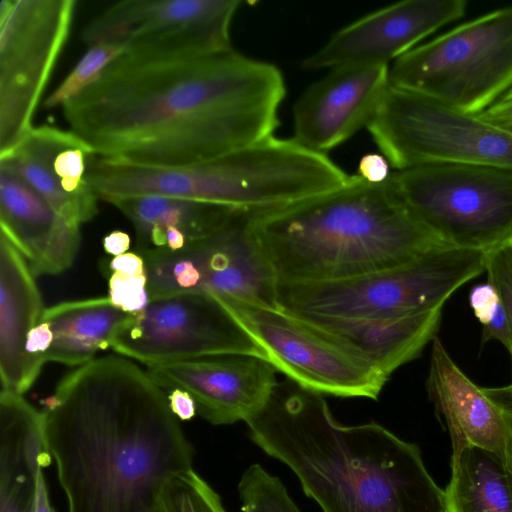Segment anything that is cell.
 Segmentation results:
<instances>
[{"label":"cell","mask_w":512,"mask_h":512,"mask_svg":"<svg viewBox=\"0 0 512 512\" xmlns=\"http://www.w3.org/2000/svg\"><path fill=\"white\" fill-rule=\"evenodd\" d=\"M253 212L239 210L224 227L185 250L140 254L149 300L200 292L225 303L276 305V280L251 229Z\"/></svg>","instance_id":"11"},{"label":"cell","mask_w":512,"mask_h":512,"mask_svg":"<svg viewBox=\"0 0 512 512\" xmlns=\"http://www.w3.org/2000/svg\"><path fill=\"white\" fill-rule=\"evenodd\" d=\"M426 388L438 419L449 431L452 454L475 446L512 466V382L501 387L477 385L436 336Z\"/></svg>","instance_id":"16"},{"label":"cell","mask_w":512,"mask_h":512,"mask_svg":"<svg viewBox=\"0 0 512 512\" xmlns=\"http://www.w3.org/2000/svg\"><path fill=\"white\" fill-rule=\"evenodd\" d=\"M146 372L162 390L189 393L197 414L213 425L247 422L278 384L276 369L268 361L243 354L154 364Z\"/></svg>","instance_id":"15"},{"label":"cell","mask_w":512,"mask_h":512,"mask_svg":"<svg viewBox=\"0 0 512 512\" xmlns=\"http://www.w3.org/2000/svg\"><path fill=\"white\" fill-rule=\"evenodd\" d=\"M486 250L440 245L400 265L337 280L276 282V305L339 318L400 317L443 306L486 269Z\"/></svg>","instance_id":"5"},{"label":"cell","mask_w":512,"mask_h":512,"mask_svg":"<svg viewBox=\"0 0 512 512\" xmlns=\"http://www.w3.org/2000/svg\"><path fill=\"white\" fill-rule=\"evenodd\" d=\"M167 398L171 411L179 420L187 421L196 415V405L189 393L174 389L169 392Z\"/></svg>","instance_id":"34"},{"label":"cell","mask_w":512,"mask_h":512,"mask_svg":"<svg viewBox=\"0 0 512 512\" xmlns=\"http://www.w3.org/2000/svg\"><path fill=\"white\" fill-rule=\"evenodd\" d=\"M389 181L445 245L488 251L512 238V170L429 164L396 170Z\"/></svg>","instance_id":"7"},{"label":"cell","mask_w":512,"mask_h":512,"mask_svg":"<svg viewBox=\"0 0 512 512\" xmlns=\"http://www.w3.org/2000/svg\"><path fill=\"white\" fill-rule=\"evenodd\" d=\"M246 423L250 439L287 465L323 512H445L418 445L376 422L342 425L323 395L289 379Z\"/></svg>","instance_id":"3"},{"label":"cell","mask_w":512,"mask_h":512,"mask_svg":"<svg viewBox=\"0 0 512 512\" xmlns=\"http://www.w3.org/2000/svg\"><path fill=\"white\" fill-rule=\"evenodd\" d=\"M94 150L71 130L33 129L0 164L15 171L60 215L81 226L97 214L98 197L87 174Z\"/></svg>","instance_id":"18"},{"label":"cell","mask_w":512,"mask_h":512,"mask_svg":"<svg viewBox=\"0 0 512 512\" xmlns=\"http://www.w3.org/2000/svg\"><path fill=\"white\" fill-rule=\"evenodd\" d=\"M222 303L264 350L266 361L304 389L376 400L389 379L366 357L299 314L277 305Z\"/></svg>","instance_id":"9"},{"label":"cell","mask_w":512,"mask_h":512,"mask_svg":"<svg viewBox=\"0 0 512 512\" xmlns=\"http://www.w3.org/2000/svg\"><path fill=\"white\" fill-rule=\"evenodd\" d=\"M133 224L138 254L187 249L224 227L238 209L184 198L140 195L108 201Z\"/></svg>","instance_id":"22"},{"label":"cell","mask_w":512,"mask_h":512,"mask_svg":"<svg viewBox=\"0 0 512 512\" xmlns=\"http://www.w3.org/2000/svg\"><path fill=\"white\" fill-rule=\"evenodd\" d=\"M367 129L396 170L429 164L512 170V131L392 85Z\"/></svg>","instance_id":"8"},{"label":"cell","mask_w":512,"mask_h":512,"mask_svg":"<svg viewBox=\"0 0 512 512\" xmlns=\"http://www.w3.org/2000/svg\"><path fill=\"white\" fill-rule=\"evenodd\" d=\"M130 246V237L127 233L116 230L103 239L105 252L114 257L127 253Z\"/></svg>","instance_id":"35"},{"label":"cell","mask_w":512,"mask_h":512,"mask_svg":"<svg viewBox=\"0 0 512 512\" xmlns=\"http://www.w3.org/2000/svg\"><path fill=\"white\" fill-rule=\"evenodd\" d=\"M251 229L276 282L348 278L409 262L445 245L392 187L358 174L332 191L254 211Z\"/></svg>","instance_id":"4"},{"label":"cell","mask_w":512,"mask_h":512,"mask_svg":"<svg viewBox=\"0 0 512 512\" xmlns=\"http://www.w3.org/2000/svg\"><path fill=\"white\" fill-rule=\"evenodd\" d=\"M112 271L109 278L111 302L128 313L142 311L149 302L147 271L143 257L127 252L116 256L110 262Z\"/></svg>","instance_id":"27"},{"label":"cell","mask_w":512,"mask_h":512,"mask_svg":"<svg viewBox=\"0 0 512 512\" xmlns=\"http://www.w3.org/2000/svg\"><path fill=\"white\" fill-rule=\"evenodd\" d=\"M469 304L482 325V344L496 340L506 349L509 346V331L506 314L500 296L489 283L475 285L469 293Z\"/></svg>","instance_id":"30"},{"label":"cell","mask_w":512,"mask_h":512,"mask_svg":"<svg viewBox=\"0 0 512 512\" xmlns=\"http://www.w3.org/2000/svg\"><path fill=\"white\" fill-rule=\"evenodd\" d=\"M285 94L276 66L233 48L154 59L120 55L62 109L96 156L172 167L273 136Z\"/></svg>","instance_id":"1"},{"label":"cell","mask_w":512,"mask_h":512,"mask_svg":"<svg viewBox=\"0 0 512 512\" xmlns=\"http://www.w3.org/2000/svg\"><path fill=\"white\" fill-rule=\"evenodd\" d=\"M108 297L67 301L45 309L52 342L46 361L82 366L99 351L112 348L118 332L133 318Z\"/></svg>","instance_id":"24"},{"label":"cell","mask_w":512,"mask_h":512,"mask_svg":"<svg viewBox=\"0 0 512 512\" xmlns=\"http://www.w3.org/2000/svg\"><path fill=\"white\" fill-rule=\"evenodd\" d=\"M466 0H406L374 11L331 36L302 61L307 70L389 65L439 28L462 18Z\"/></svg>","instance_id":"14"},{"label":"cell","mask_w":512,"mask_h":512,"mask_svg":"<svg viewBox=\"0 0 512 512\" xmlns=\"http://www.w3.org/2000/svg\"><path fill=\"white\" fill-rule=\"evenodd\" d=\"M112 349L149 365L264 350L216 297L182 292L149 300L118 332Z\"/></svg>","instance_id":"13"},{"label":"cell","mask_w":512,"mask_h":512,"mask_svg":"<svg viewBox=\"0 0 512 512\" xmlns=\"http://www.w3.org/2000/svg\"><path fill=\"white\" fill-rule=\"evenodd\" d=\"M482 119L512 131V87L483 112Z\"/></svg>","instance_id":"33"},{"label":"cell","mask_w":512,"mask_h":512,"mask_svg":"<svg viewBox=\"0 0 512 512\" xmlns=\"http://www.w3.org/2000/svg\"><path fill=\"white\" fill-rule=\"evenodd\" d=\"M0 225L35 276L63 272L77 254L80 225L60 215L4 164H0Z\"/></svg>","instance_id":"19"},{"label":"cell","mask_w":512,"mask_h":512,"mask_svg":"<svg viewBox=\"0 0 512 512\" xmlns=\"http://www.w3.org/2000/svg\"><path fill=\"white\" fill-rule=\"evenodd\" d=\"M445 512H512V466L496 454L467 446L452 454Z\"/></svg>","instance_id":"25"},{"label":"cell","mask_w":512,"mask_h":512,"mask_svg":"<svg viewBox=\"0 0 512 512\" xmlns=\"http://www.w3.org/2000/svg\"><path fill=\"white\" fill-rule=\"evenodd\" d=\"M51 460L43 412L1 390L0 512H34L39 479Z\"/></svg>","instance_id":"21"},{"label":"cell","mask_w":512,"mask_h":512,"mask_svg":"<svg viewBox=\"0 0 512 512\" xmlns=\"http://www.w3.org/2000/svg\"><path fill=\"white\" fill-rule=\"evenodd\" d=\"M443 306L390 318L302 315L323 332L366 357L386 377L419 357L436 337Z\"/></svg>","instance_id":"23"},{"label":"cell","mask_w":512,"mask_h":512,"mask_svg":"<svg viewBox=\"0 0 512 512\" xmlns=\"http://www.w3.org/2000/svg\"><path fill=\"white\" fill-rule=\"evenodd\" d=\"M34 512H55L50 501L44 473L39 479Z\"/></svg>","instance_id":"36"},{"label":"cell","mask_w":512,"mask_h":512,"mask_svg":"<svg viewBox=\"0 0 512 512\" xmlns=\"http://www.w3.org/2000/svg\"><path fill=\"white\" fill-rule=\"evenodd\" d=\"M68 512H153L193 448L165 392L124 357L79 366L42 411Z\"/></svg>","instance_id":"2"},{"label":"cell","mask_w":512,"mask_h":512,"mask_svg":"<svg viewBox=\"0 0 512 512\" xmlns=\"http://www.w3.org/2000/svg\"><path fill=\"white\" fill-rule=\"evenodd\" d=\"M238 0H125L84 29L87 47L107 44L122 55L169 58L231 49L230 25Z\"/></svg>","instance_id":"12"},{"label":"cell","mask_w":512,"mask_h":512,"mask_svg":"<svg viewBox=\"0 0 512 512\" xmlns=\"http://www.w3.org/2000/svg\"><path fill=\"white\" fill-rule=\"evenodd\" d=\"M75 0L0 3V155L32 129V119L69 35Z\"/></svg>","instance_id":"10"},{"label":"cell","mask_w":512,"mask_h":512,"mask_svg":"<svg viewBox=\"0 0 512 512\" xmlns=\"http://www.w3.org/2000/svg\"><path fill=\"white\" fill-rule=\"evenodd\" d=\"M487 281L497 290L507 319L512 362V238L487 251Z\"/></svg>","instance_id":"31"},{"label":"cell","mask_w":512,"mask_h":512,"mask_svg":"<svg viewBox=\"0 0 512 512\" xmlns=\"http://www.w3.org/2000/svg\"><path fill=\"white\" fill-rule=\"evenodd\" d=\"M390 85L477 115L512 87V6L417 46L389 67Z\"/></svg>","instance_id":"6"},{"label":"cell","mask_w":512,"mask_h":512,"mask_svg":"<svg viewBox=\"0 0 512 512\" xmlns=\"http://www.w3.org/2000/svg\"><path fill=\"white\" fill-rule=\"evenodd\" d=\"M34 274L11 241L0 236V376L1 390L23 395L44 361L27 351L29 333L45 309Z\"/></svg>","instance_id":"20"},{"label":"cell","mask_w":512,"mask_h":512,"mask_svg":"<svg viewBox=\"0 0 512 512\" xmlns=\"http://www.w3.org/2000/svg\"><path fill=\"white\" fill-rule=\"evenodd\" d=\"M241 512H301L278 477L259 464L243 473L238 484Z\"/></svg>","instance_id":"28"},{"label":"cell","mask_w":512,"mask_h":512,"mask_svg":"<svg viewBox=\"0 0 512 512\" xmlns=\"http://www.w3.org/2000/svg\"><path fill=\"white\" fill-rule=\"evenodd\" d=\"M389 86V65L331 69L296 101L293 139L325 154L367 128Z\"/></svg>","instance_id":"17"},{"label":"cell","mask_w":512,"mask_h":512,"mask_svg":"<svg viewBox=\"0 0 512 512\" xmlns=\"http://www.w3.org/2000/svg\"><path fill=\"white\" fill-rule=\"evenodd\" d=\"M391 173L389 161L378 153L364 155L358 165V175L373 184L387 181Z\"/></svg>","instance_id":"32"},{"label":"cell","mask_w":512,"mask_h":512,"mask_svg":"<svg viewBox=\"0 0 512 512\" xmlns=\"http://www.w3.org/2000/svg\"><path fill=\"white\" fill-rule=\"evenodd\" d=\"M123 52L120 48L100 44L88 47L80 61L45 100L46 108L63 107L90 85Z\"/></svg>","instance_id":"29"},{"label":"cell","mask_w":512,"mask_h":512,"mask_svg":"<svg viewBox=\"0 0 512 512\" xmlns=\"http://www.w3.org/2000/svg\"><path fill=\"white\" fill-rule=\"evenodd\" d=\"M153 512H227L217 492L193 468L173 476L159 492Z\"/></svg>","instance_id":"26"}]
</instances>
